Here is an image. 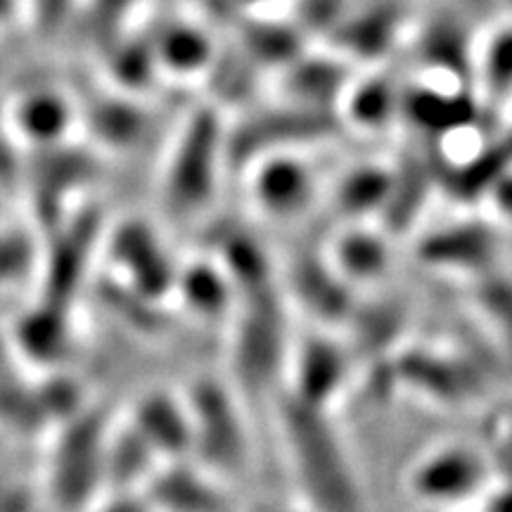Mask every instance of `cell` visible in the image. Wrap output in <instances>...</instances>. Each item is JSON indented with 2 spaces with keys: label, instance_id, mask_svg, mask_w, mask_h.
<instances>
[{
  "label": "cell",
  "instance_id": "1",
  "mask_svg": "<svg viewBox=\"0 0 512 512\" xmlns=\"http://www.w3.org/2000/svg\"><path fill=\"white\" fill-rule=\"evenodd\" d=\"M283 439L294 479L313 512H363L356 470L323 408L290 399L283 408Z\"/></svg>",
  "mask_w": 512,
  "mask_h": 512
},
{
  "label": "cell",
  "instance_id": "2",
  "mask_svg": "<svg viewBox=\"0 0 512 512\" xmlns=\"http://www.w3.org/2000/svg\"><path fill=\"white\" fill-rule=\"evenodd\" d=\"M489 479V467L467 446H444L420 458L408 477L413 496L434 505H460L477 496Z\"/></svg>",
  "mask_w": 512,
  "mask_h": 512
},
{
  "label": "cell",
  "instance_id": "3",
  "mask_svg": "<svg viewBox=\"0 0 512 512\" xmlns=\"http://www.w3.org/2000/svg\"><path fill=\"white\" fill-rule=\"evenodd\" d=\"M200 406L195 415L202 427H216L219 437L211 444V458L216 465L240 467L245 463V430H242L240 415L235 413L233 403L219 387H209L200 396Z\"/></svg>",
  "mask_w": 512,
  "mask_h": 512
}]
</instances>
